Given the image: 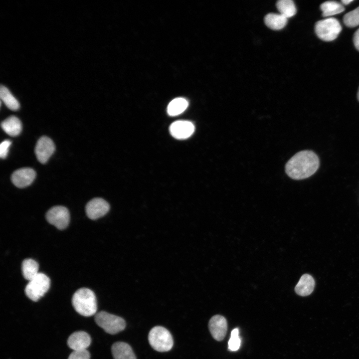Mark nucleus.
<instances>
[{"instance_id":"obj_1","label":"nucleus","mask_w":359,"mask_h":359,"mask_svg":"<svg viewBox=\"0 0 359 359\" xmlns=\"http://www.w3.org/2000/svg\"><path fill=\"white\" fill-rule=\"evenodd\" d=\"M319 167V159L313 151L304 150L294 155L287 163L285 171L294 180H302L313 175Z\"/></svg>"},{"instance_id":"obj_8","label":"nucleus","mask_w":359,"mask_h":359,"mask_svg":"<svg viewBox=\"0 0 359 359\" xmlns=\"http://www.w3.org/2000/svg\"><path fill=\"white\" fill-rule=\"evenodd\" d=\"M109 203L101 198L91 199L87 203L85 207L87 216L93 220L103 216L109 211Z\"/></svg>"},{"instance_id":"obj_6","label":"nucleus","mask_w":359,"mask_h":359,"mask_svg":"<svg viewBox=\"0 0 359 359\" xmlns=\"http://www.w3.org/2000/svg\"><path fill=\"white\" fill-rule=\"evenodd\" d=\"M341 30L342 26L339 21L333 17L320 20L315 25V31L318 37L326 41L335 39Z\"/></svg>"},{"instance_id":"obj_18","label":"nucleus","mask_w":359,"mask_h":359,"mask_svg":"<svg viewBox=\"0 0 359 359\" xmlns=\"http://www.w3.org/2000/svg\"><path fill=\"white\" fill-rule=\"evenodd\" d=\"M21 269L23 277L28 281L32 280L39 273L38 264L32 259H24L22 263Z\"/></svg>"},{"instance_id":"obj_13","label":"nucleus","mask_w":359,"mask_h":359,"mask_svg":"<svg viewBox=\"0 0 359 359\" xmlns=\"http://www.w3.org/2000/svg\"><path fill=\"white\" fill-rule=\"evenodd\" d=\"M91 342V337L88 333L84 331H78L69 337L67 345L73 351L84 350L90 346Z\"/></svg>"},{"instance_id":"obj_2","label":"nucleus","mask_w":359,"mask_h":359,"mask_svg":"<svg viewBox=\"0 0 359 359\" xmlns=\"http://www.w3.org/2000/svg\"><path fill=\"white\" fill-rule=\"evenodd\" d=\"M72 304L75 311L83 316H91L97 311L95 295L88 288H82L77 290L73 295Z\"/></svg>"},{"instance_id":"obj_14","label":"nucleus","mask_w":359,"mask_h":359,"mask_svg":"<svg viewBox=\"0 0 359 359\" xmlns=\"http://www.w3.org/2000/svg\"><path fill=\"white\" fill-rule=\"evenodd\" d=\"M111 352L114 359H136L131 346L125 342L115 343L112 346Z\"/></svg>"},{"instance_id":"obj_20","label":"nucleus","mask_w":359,"mask_h":359,"mask_svg":"<svg viewBox=\"0 0 359 359\" xmlns=\"http://www.w3.org/2000/svg\"><path fill=\"white\" fill-rule=\"evenodd\" d=\"M188 102L183 98H177L169 104L167 112L170 116H177L182 113L187 107Z\"/></svg>"},{"instance_id":"obj_16","label":"nucleus","mask_w":359,"mask_h":359,"mask_svg":"<svg viewBox=\"0 0 359 359\" xmlns=\"http://www.w3.org/2000/svg\"><path fill=\"white\" fill-rule=\"evenodd\" d=\"M3 130L10 136H16L21 132L22 125L20 120L14 116H11L1 123Z\"/></svg>"},{"instance_id":"obj_10","label":"nucleus","mask_w":359,"mask_h":359,"mask_svg":"<svg viewBox=\"0 0 359 359\" xmlns=\"http://www.w3.org/2000/svg\"><path fill=\"white\" fill-rule=\"evenodd\" d=\"M208 328L212 337L217 341L224 339L227 330L226 319L222 316L216 315L209 320Z\"/></svg>"},{"instance_id":"obj_28","label":"nucleus","mask_w":359,"mask_h":359,"mask_svg":"<svg viewBox=\"0 0 359 359\" xmlns=\"http://www.w3.org/2000/svg\"><path fill=\"white\" fill-rule=\"evenodd\" d=\"M353 1V0H342L341 1L344 4H348Z\"/></svg>"},{"instance_id":"obj_19","label":"nucleus","mask_w":359,"mask_h":359,"mask_svg":"<svg viewBox=\"0 0 359 359\" xmlns=\"http://www.w3.org/2000/svg\"><path fill=\"white\" fill-rule=\"evenodd\" d=\"M320 8L324 17L339 14L345 10L344 6L336 1H325L321 4Z\"/></svg>"},{"instance_id":"obj_29","label":"nucleus","mask_w":359,"mask_h":359,"mask_svg":"<svg viewBox=\"0 0 359 359\" xmlns=\"http://www.w3.org/2000/svg\"><path fill=\"white\" fill-rule=\"evenodd\" d=\"M357 97H358V100L359 101V90H358V94H357Z\"/></svg>"},{"instance_id":"obj_7","label":"nucleus","mask_w":359,"mask_h":359,"mask_svg":"<svg viewBox=\"0 0 359 359\" xmlns=\"http://www.w3.org/2000/svg\"><path fill=\"white\" fill-rule=\"evenodd\" d=\"M46 218L50 224L58 229L63 230L69 224L70 214L65 207L56 206L52 207L47 212Z\"/></svg>"},{"instance_id":"obj_21","label":"nucleus","mask_w":359,"mask_h":359,"mask_svg":"<svg viewBox=\"0 0 359 359\" xmlns=\"http://www.w3.org/2000/svg\"><path fill=\"white\" fill-rule=\"evenodd\" d=\"M0 97L6 107L13 111L19 108V103L17 99L11 94L9 90L5 86L1 85L0 89Z\"/></svg>"},{"instance_id":"obj_22","label":"nucleus","mask_w":359,"mask_h":359,"mask_svg":"<svg viewBox=\"0 0 359 359\" xmlns=\"http://www.w3.org/2000/svg\"><path fill=\"white\" fill-rule=\"evenodd\" d=\"M276 6L280 14L288 18L296 13V7L292 0H280L277 2Z\"/></svg>"},{"instance_id":"obj_27","label":"nucleus","mask_w":359,"mask_h":359,"mask_svg":"<svg viewBox=\"0 0 359 359\" xmlns=\"http://www.w3.org/2000/svg\"><path fill=\"white\" fill-rule=\"evenodd\" d=\"M353 42L355 47L359 51V28L356 30L354 34Z\"/></svg>"},{"instance_id":"obj_3","label":"nucleus","mask_w":359,"mask_h":359,"mask_svg":"<svg viewBox=\"0 0 359 359\" xmlns=\"http://www.w3.org/2000/svg\"><path fill=\"white\" fill-rule=\"evenodd\" d=\"M148 340L151 346L156 351L165 352L170 351L174 344L170 332L162 326H156L150 331Z\"/></svg>"},{"instance_id":"obj_9","label":"nucleus","mask_w":359,"mask_h":359,"mask_svg":"<svg viewBox=\"0 0 359 359\" xmlns=\"http://www.w3.org/2000/svg\"><path fill=\"white\" fill-rule=\"evenodd\" d=\"M55 151V145L51 139L46 136L41 137L37 141L35 153L38 161L45 164Z\"/></svg>"},{"instance_id":"obj_5","label":"nucleus","mask_w":359,"mask_h":359,"mask_svg":"<svg viewBox=\"0 0 359 359\" xmlns=\"http://www.w3.org/2000/svg\"><path fill=\"white\" fill-rule=\"evenodd\" d=\"M50 286L49 278L43 273H39L29 281L25 288V293L30 300L37 302L47 292Z\"/></svg>"},{"instance_id":"obj_23","label":"nucleus","mask_w":359,"mask_h":359,"mask_svg":"<svg viewBox=\"0 0 359 359\" xmlns=\"http://www.w3.org/2000/svg\"><path fill=\"white\" fill-rule=\"evenodd\" d=\"M345 24L349 27L359 25V6L346 13L343 18Z\"/></svg>"},{"instance_id":"obj_26","label":"nucleus","mask_w":359,"mask_h":359,"mask_svg":"<svg viewBox=\"0 0 359 359\" xmlns=\"http://www.w3.org/2000/svg\"><path fill=\"white\" fill-rule=\"evenodd\" d=\"M11 145V141L6 140L2 142L0 145V157L1 159L6 157L8 149Z\"/></svg>"},{"instance_id":"obj_11","label":"nucleus","mask_w":359,"mask_h":359,"mask_svg":"<svg viewBox=\"0 0 359 359\" xmlns=\"http://www.w3.org/2000/svg\"><path fill=\"white\" fill-rule=\"evenodd\" d=\"M35 176V172L33 169L29 168H21L12 173L11 180L16 187L23 188L29 185L33 182Z\"/></svg>"},{"instance_id":"obj_24","label":"nucleus","mask_w":359,"mask_h":359,"mask_svg":"<svg viewBox=\"0 0 359 359\" xmlns=\"http://www.w3.org/2000/svg\"><path fill=\"white\" fill-rule=\"evenodd\" d=\"M241 341L239 337L238 328L233 329L231 333L230 338L228 342V349L231 351H237L240 346Z\"/></svg>"},{"instance_id":"obj_12","label":"nucleus","mask_w":359,"mask_h":359,"mask_svg":"<svg viewBox=\"0 0 359 359\" xmlns=\"http://www.w3.org/2000/svg\"><path fill=\"white\" fill-rule=\"evenodd\" d=\"M171 134L177 139H185L189 137L194 131L193 124L188 121H177L173 123L169 128Z\"/></svg>"},{"instance_id":"obj_25","label":"nucleus","mask_w":359,"mask_h":359,"mask_svg":"<svg viewBox=\"0 0 359 359\" xmlns=\"http://www.w3.org/2000/svg\"><path fill=\"white\" fill-rule=\"evenodd\" d=\"M90 354L87 350L73 351L68 359H90Z\"/></svg>"},{"instance_id":"obj_15","label":"nucleus","mask_w":359,"mask_h":359,"mask_svg":"<svg viewBox=\"0 0 359 359\" xmlns=\"http://www.w3.org/2000/svg\"><path fill=\"white\" fill-rule=\"evenodd\" d=\"M315 287V280L313 277L308 274L302 275L295 288L296 293L301 296H307L311 294Z\"/></svg>"},{"instance_id":"obj_4","label":"nucleus","mask_w":359,"mask_h":359,"mask_svg":"<svg viewBox=\"0 0 359 359\" xmlns=\"http://www.w3.org/2000/svg\"><path fill=\"white\" fill-rule=\"evenodd\" d=\"M96 323L106 333L114 335L123 331L126 327L125 321L121 317L101 311L95 316Z\"/></svg>"},{"instance_id":"obj_17","label":"nucleus","mask_w":359,"mask_h":359,"mask_svg":"<svg viewBox=\"0 0 359 359\" xmlns=\"http://www.w3.org/2000/svg\"><path fill=\"white\" fill-rule=\"evenodd\" d=\"M288 18L279 13H269L264 18L266 25L273 30H279L285 26Z\"/></svg>"}]
</instances>
